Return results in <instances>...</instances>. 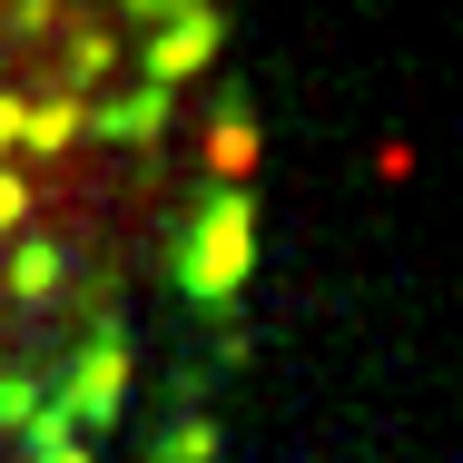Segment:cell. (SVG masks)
Listing matches in <instances>:
<instances>
[{
    "label": "cell",
    "instance_id": "6da1fadb",
    "mask_svg": "<svg viewBox=\"0 0 463 463\" xmlns=\"http://www.w3.org/2000/svg\"><path fill=\"white\" fill-rule=\"evenodd\" d=\"M197 70V0H70L0 80V454H50L70 414H90L70 374L118 404L109 296L148 257L187 267Z\"/></svg>",
    "mask_w": 463,
    "mask_h": 463
}]
</instances>
